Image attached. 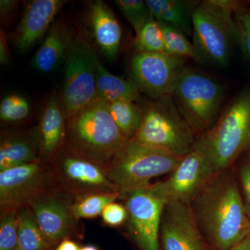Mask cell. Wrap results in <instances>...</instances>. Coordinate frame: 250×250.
Instances as JSON below:
<instances>
[{"mask_svg": "<svg viewBox=\"0 0 250 250\" xmlns=\"http://www.w3.org/2000/svg\"><path fill=\"white\" fill-rule=\"evenodd\" d=\"M65 2L62 0H32L26 2L14 35L15 45L20 52H27L42 39Z\"/></svg>", "mask_w": 250, "mask_h": 250, "instance_id": "2e32d148", "label": "cell"}, {"mask_svg": "<svg viewBox=\"0 0 250 250\" xmlns=\"http://www.w3.org/2000/svg\"><path fill=\"white\" fill-rule=\"evenodd\" d=\"M231 250H250V234L231 248Z\"/></svg>", "mask_w": 250, "mask_h": 250, "instance_id": "8d00e7d4", "label": "cell"}, {"mask_svg": "<svg viewBox=\"0 0 250 250\" xmlns=\"http://www.w3.org/2000/svg\"><path fill=\"white\" fill-rule=\"evenodd\" d=\"M187 61L167 54L136 53L130 62L131 80L150 100L172 96Z\"/></svg>", "mask_w": 250, "mask_h": 250, "instance_id": "8fae6325", "label": "cell"}, {"mask_svg": "<svg viewBox=\"0 0 250 250\" xmlns=\"http://www.w3.org/2000/svg\"><path fill=\"white\" fill-rule=\"evenodd\" d=\"M213 174L205 156L193 149L182 158L168 177L152 184L149 190L166 202L190 204Z\"/></svg>", "mask_w": 250, "mask_h": 250, "instance_id": "4fadbf2b", "label": "cell"}, {"mask_svg": "<svg viewBox=\"0 0 250 250\" xmlns=\"http://www.w3.org/2000/svg\"><path fill=\"white\" fill-rule=\"evenodd\" d=\"M225 94L226 87L214 77L187 67L172 97L197 138L216 123Z\"/></svg>", "mask_w": 250, "mask_h": 250, "instance_id": "8992f818", "label": "cell"}, {"mask_svg": "<svg viewBox=\"0 0 250 250\" xmlns=\"http://www.w3.org/2000/svg\"><path fill=\"white\" fill-rule=\"evenodd\" d=\"M114 3L136 31V34L150 16L147 5L143 0H116Z\"/></svg>", "mask_w": 250, "mask_h": 250, "instance_id": "4dcf8cb0", "label": "cell"}, {"mask_svg": "<svg viewBox=\"0 0 250 250\" xmlns=\"http://www.w3.org/2000/svg\"><path fill=\"white\" fill-rule=\"evenodd\" d=\"M121 198V192H94L72 200V209L77 220L94 218L101 215L106 206Z\"/></svg>", "mask_w": 250, "mask_h": 250, "instance_id": "d4e9b609", "label": "cell"}, {"mask_svg": "<svg viewBox=\"0 0 250 250\" xmlns=\"http://www.w3.org/2000/svg\"><path fill=\"white\" fill-rule=\"evenodd\" d=\"M190 205L211 250H231L250 234V218L230 168L213 174Z\"/></svg>", "mask_w": 250, "mask_h": 250, "instance_id": "6da1fadb", "label": "cell"}, {"mask_svg": "<svg viewBox=\"0 0 250 250\" xmlns=\"http://www.w3.org/2000/svg\"><path fill=\"white\" fill-rule=\"evenodd\" d=\"M89 21L99 48L108 60H114L123 37V29L116 16L104 1L96 0L90 4Z\"/></svg>", "mask_w": 250, "mask_h": 250, "instance_id": "d6986e66", "label": "cell"}, {"mask_svg": "<svg viewBox=\"0 0 250 250\" xmlns=\"http://www.w3.org/2000/svg\"><path fill=\"white\" fill-rule=\"evenodd\" d=\"M37 127L30 131H2L0 140V172L40 160Z\"/></svg>", "mask_w": 250, "mask_h": 250, "instance_id": "ac0fdd59", "label": "cell"}, {"mask_svg": "<svg viewBox=\"0 0 250 250\" xmlns=\"http://www.w3.org/2000/svg\"><path fill=\"white\" fill-rule=\"evenodd\" d=\"M159 23L164 35L166 54L187 59H191L197 62H202L195 46L182 31L170 24Z\"/></svg>", "mask_w": 250, "mask_h": 250, "instance_id": "4316f807", "label": "cell"}, {"mask_svg": "<svg viewBox=\"0 0 250 250\" xmlns=\"http://www.w3.org/2000/svg\"><path fill=\"white\" fill-rule=\"evenodd\" d=\"M101 216L105 225L116 228L128 220V211L125 205L114 202L106 206Z\"/></svg>", "mask_w": 250, "mask_h": 250, "instance_id": "1f68e13d", "label": "cell"}, {"mask_svg": "<svg viewBox=\"0 0 250 250\" xmlns=\"http://www.w3.org/2000/svg\"><path fill=\"white\" fill-rule=\"evenodd\" d=\"M130 231L140 250H160L161 215L166 202L148 188L122 192Z\"/></svg>", "mask_w": 250, "mask_h": 250, "instance_id": "7c38bea8", "label": "cell"}, {"mask_svg": "<svg viewBox=\"0 0 250 250\" xmlns=\"http://www.w3.org/2000/svg\"><path fill=\"white\" fill-rule=\"evenodd\" d=\"M108 106L113 121L126 139H134L142 121V107L129 101L113 102L108 103Z\"/></svg>", "mask_w": 250, "mask_h": 250, "instance_id": "cb8c5ba5", "label": "cell"}, {"mask_svg": "<svg viewBox=\"0 0 250 250\" xmlns=\"http://www.w3.org/2000/svg\"><path fill=\"white\" fill-rule=\"evenodd\" d=\"M249 147L250 87H248L229 104L210 129L197 136L194 149L205 156L215 174L229 169Z\"/></svg>", "mask_w": 250, "mask_h": 250, "instance_id": "7a4b0ae2", "label": "cell"}, {"mask_svg": "<svg viewBox=\"0 0 250 250\" xmlns=\"http://www.w3.org/2000/svg\"><path fill=\"white\" fill-rule=\"evenodd\" d=\"M73 198L62 189L44 194L28 206L41 231L53 248L66 238H80L78 221L72 209Z\"/></svg>", "mask_w": 250, "mask_h": 250, "instance_id": "5bb4252c", "label": "cell"}, {"mask_svg": "<svg viewBox=\"0 0 250 250\" xmlns=\"http://www.w3.org/2000/svg\"><path fill=\"white\" fill-rule=\"evenodd\" d=\"M160 250H211L198 228L190 203L166 202L161 215Z\"/></svg>", "mask_w": 250, "mask_h": 250, "instance_id": "9a60e30c", "label": "cell"}, {"mask_svg": "<svg viewBox=\"0 0 250 250\" xmlns=\"http://www.w3.org/2000/svg\"><path fill=\"white\" fill-rule=\"evenodd\" d=\"M239 179L243 194V201L250 218V162L246 161L240 166ZM242 194V195H243Z\"/></svg>", "mask_w": 250, "mask_h": 250, "instance_id": "d6a6232c", "label": "cell"}, {"mask_svg": "<svg viewBox=\"0 0 250 250\" xmlns=\"http://www.w3.org/2000/svg\"><path fill=\"white\" fill-rule=\"evenodd\" d=\"M30 106L27 99L17 94H11L0 104V118L6 123H16L29 116Z\"/></svg>", "mask_w": 250, "mask_h": 250, "instance_id": "f546056e", "label": "cell"}, {"mask_svg": "<svg viewBox=\"0 0 250 250\" xmlns=\"http://www.w3.org/2000/svg\"><path fill=\"white\" fill-rule=\"evenodd\" d=\"M49 161L61 188L72 198L94 192H121L108 178L106 166L65 146Z\"/></svg>", "mask_w": 250, "mask_h": 250, "instance_id": "30bf717a", "label": "cell"}, {"mask_svg": "<svg viewBox=\"0 0 250 250\" xmlns=\"http://www.w3.org/2000/svg\"><path fill=\"white\" fill-rule=\"evenodd\" d=\"M19 218V238L18 250H53L47 241L35 215L29 207L18 209Z\"/></svg>", "mask_w": 250, "mask_h": 250, "instance_id": "603a6c76", "label": "cell"}, {"mask_svg": "<svg viewBox=\"0 0 250 250\" xmlns=\"http://www.w3.org/2000/svg\"><path fill=\"white\" fill-rule=\"evenodd\" d=\"M246 2L248 3V4L249 5L250 7V1H247Z\"/></svg>", "mask_w": 250, "mask_h": 250, "instance_id": "f35d334b", "label": "cell"}, {"mask_svg": "<svg viewBox=\"0 0 250 250\" xmlns=\"http://www.w3.org/2000/svg\"><path fill=\"white\" fill-rule=\"evenodd\" d=\"M11 61V54L7 43H6V38H5L4 31L1 30V36H0V62L1 65H8Z\"/></svg>", "mask_w": 250, "mask_h": 250, "instance_id": "836d02e7", "label": "cell"}, {"mask_svg": "<svg viewBox=\"0 0 250 250\" xmlns=\"http://www.w3.org/2000/svg\"><path fill=\"white\" fill-rule=\"evenodd\" d=\"M74 38L71 29L63 20L54 21L45 40L33 57V66L43 73L57 68L66 59Z\"/></svg>", "mask_w": 250, "mask_h": 250, "instance_id": "ffe728a7", "label": "cell"}, {"mask_svg": "<svg viewBox=\"0 0 250 250\" xmlns=\"http://www.w3.org/2000/svg\"><path fill=\"white\" fill-rule=\"evenodd\" d=\"M142 109V121L133 139L179 158L193 150L196 136L171 95L148 100Z\"/></svg>", "mask_w": 250, "mask_h": 250, "instance_id": "277c9868", "label": "cell"}, {"mask_svg": "<svg viewBox=\"0 0 250 250\" xmlns=\"http://www.w3.org/2000/svg\"><path fill=\"white\" fill-rule=\"evenodd\" d=\"M182 158L127 140L106 166L108 178L122 192L148 188L153 178L170 174Z\"/></svg>", "mask_w": 250, "mask_h": 250, "instance_id": "52a82bcc", "label": "cell"}, {"mask_svg": "<svg viewBox=\"0 0 250 250\" xmlns=\"http://www.w3.org/2000/svg\"><path fill=\"white\" fill-rule=\"evenodd\" d=\"M96 90L98 98L107 103L116 101L139 103L141 101V91L134 81L113 75L101 61L97 67Z\"/></svg>", "mask_w": 250, "mask_h": 250, "instance_id": "7402d4cb", "label": "cell"}, {"mask_svg": "<svg viewBox=\"0 0 250 250\" xmlns=\"http://www.w3.org/2000/svg\"><path fill=\"white\" fill-rule=\"evenodd\" d=\"M80 247L71 238H66L61 242L60 243L54 248L53 250H80Z\"/></svg>", "mask_w": 250, "mask_h": 250, "instance_id": "e575fe53", "label": "cell"}, {"mask_svg": "<svg viewBox=\"0 0 250 250\" xmlns=\"http://www.w3.org/2000/svg\"><path fill=\"white\" fill-rule=\"evenodd\" d=\"M80 250H100L98 248L93 246H85L82 247Z\"/></svg>", "mask_w": 250, "mask_h": 250, "instance_id": "74e56055", "label": "cell"}, {"mask_svg": "<svg viewBox=\"0 0 250 250\" xmlns=\"http://www.w3.org/2000/svg\"><path fill=\"white\" fill-rule=\"evenodd\" d=\"M232 9L236 42L250 65V7L246 1L232 0Z\"/></svg>", "mask_w": 250, "mask_h": 250, "instance_id": "83f0119b", "label": "cell"}, {"mask_svg": "<svg viewBox=\"0 0 250 250\" xmlns=\"http://www.w3.org/2000/svg\"><path fill=\"white\" fill-rule=\"evenodd\" d=\"M127 140L113 121L108 103L101 99L67 120L65 147L104 166Z\"/></svg>", "mask_w": 250, "mask_h": 250, "instance_id": "3957f363", "label": "cell"}, {"mask_svg": "<svg viewBox=\"0 0 250 250\" xmlns=\"http://www.w3.org/2000/svg\"><path fill=\"white\" fill-rule=\"evenodd\" d=\"M98 54L82 36H75L65 61L60 98L67 120L98 99L96 90Z\"/></svg>", "mask_w": 250, "mask_h": 250, "instance_id": "ba28073f", "label": "cell"}, {"mask_svg": "<svg viewBox=\"0 0 250 250\" xmlns=\"http://www.w3.org/2000/svg\"><path fill=\"white\" fill-rule=\"evenodd\" d=\"M18 4L17 1H11V0H1L0 1V11L1 16H5L12 12Z\"/></svg>", "mask_w": 250, "mask_h": 250, "instance_id": "d590c367", "label": "cell"}, {"mask_svg": "<svg viewBox=\"0 0 250 250\" xmlns=\"http://www.w3.org/2000/svg\"><path fill=\"white\" fill-rule=\"evenodd\" d=\"M66 123L60 95L53 91L44 104L37 126L42 159L50 160L65 146Z\"/></svg>", "mask_w": 250, "mask_h": 250, "instance_id": "e0dca14e", "label": "cell"}, {"mask_svg": "<svg viewBox=\"0 0 250 250\" xmlns=\"http://www.w3.org/2000/svg\"><path fill=\"white\" fill-rule=\"evenodd\" d=\"M192 44L202 61L225 67L236 42L232 0L200 1L192 17Z\"/></svg>", "mask_w": 250, "mask_h": 250, "instance_id": "5b68a950", "label": "cell"}, {"mask_svg": "<svg viewBox=\"0 0 250 250\" xmlns=\"http://www.w3.org/2000/svg\"><path fill=\"white\" fill-rule=\"evenodd\" d=\"M133 46L136 53L166 54L160 23L151 15L142 28L136 33Z\"/></svg>", "mask_w": 250, "mask_h": 250, "instance_id": "484cf974", "label": "cell"}, {"mask_svg": "<svg viewBox=\"0 0 250 250\" xmlns=\"http://www.w3.org/2000/svg\"><path fill=\"white\" fill-rule=\"evenodd\" d=\"M62 189L50 162L45 159L0 172L1 211L28 207L37 197Z\"/></svg>", "mask_w": 250, "mask_h": 250, "instance_id": "9c48e42d", "label": "cell"}, {"mask_svg": "<svg viewBox=\"0 0 250 250\" xmlns=\"http://www.w3.org/2000/svg\"><path fill=\"white\" fill-rule=\"evenodd\" d=\"M151 16L158 22L177 27L186 36H191L192 17L200 1L146 0Z\"/></svg>", "mask_w": 250, "mask_h": 250, "instance_id": "44dd1931", "label": "cell"}, {"mask_svg": "<svg viewBox=\"0 0 250 250\" xmlns=\"http://www.w3.org/2000/svg\"><path fill=\"white\" fill-rule=\"evenodd\" d=\"M19 218L18 210L1 211L0 250H18Z\"/></svg>", "mask_w": 250, "mask_h": 250, "instance_id": "f1b7e54d", "label": "cell"}]
</instances>
